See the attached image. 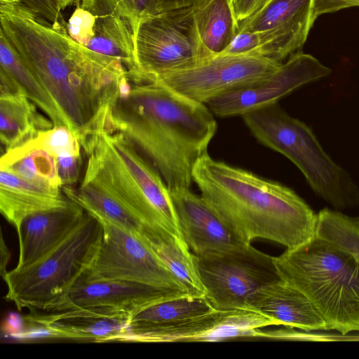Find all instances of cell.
Listing matches in <instances>:
<instances>
[{
  "instance_id": "17",
  "label": "cell",
  "mask_w": 359,
  "mask_h": 359,
  "mask_svg": "<svg viewBox=\"0 0 359 359\" xmlns=\"http://www.w3.org/2000/svg\"><path fill=\"white\" fill-rule=\"evenodd\" d=\"M170 194L184 239L194 255L229 251L246 245L201 196L190 189L173 190Z\"/></svg>"
},
{
  "instance_id": "22",
  "label": "cell",
  "mask_w": 359,
  "mask_h": 359,
  "mask_svg": "<svg viewBox=\"0 0 359 359\" xmlns=\"http://www.w3.org/2000/svg\"><path fill=\"white\" fill-rule=\"evenodd\" d=\"M62 191L70 199L99 221H105L141 233L144 224L114 194L96 177L85 170L77 189L62 187Z\"/></svg>"
},
{
  "instance_id": "37",
  "label": "cell",
  "mask_w": 359,
  "mask_h": 359,
  "mask_svg": "<svg viewBox=\"0 0 359 359\" xmlns=\"http://www.w3.org/2000/svg\"><path fill=\"white\" fill-rule=\"evenodd\" d=\"M198 0H158L160 11L192 6Z\"/></svg>"
},
{
  "instance_id": "7",
  "label": "cell",
  "mask_w": 359,
  "mask_h": 359,
  "mask_svg": "<svg viewBox=\"0 0 359 359\" xmlns=\"http://www.w3.org/2000/svg\"><path fill=\"white\" fill-rule=\"evenodd\" d=\"M86 212V211H85ZM103 233L98 219L85 212L75 228L53 249L29 265L15 267L3 277L6 300L19 311L47 312L61 302L85 275Z\"/></svg>"
},
{
  "instance_id": "27",
  "label": "cell",
  "mask_w": 359,
  "mask_h": 359,
  "mask_svg": "<svg viewBox=\"0 0 359 359\" xmlns=\"http://www.w3.org/2000/svg\"><path fill=\"white\" fill-rule=\"evenodd\" d=\"M0 64V71L15 83L20 90L52 121L54 126L65 125L69 128L66 118L55 102L1 32Z\"/></svg>"
},
{
  "instance_id": "31",
  "label": "cell",
  "mask_w": 359,
  "mask_h": 359,
  "mask_svg": "<svg viewBox=\"0 0 359 359\" xmlns=\"http://www.w3.org/2000/svg\"><path fill=\"white\" fill-rule=\"evenodd\" d=\"M39 145L55 157L65 154L81 155L79 140L65 125L53 126L39 133Z\"/></svg>"
},
{
  "instance_id": "2",
  "label": "cell",
  "mask_w": 359,
  "mask_h": 359,
  "mask_svg": "<svg viewBox=\"0 0 359 359\" xmlns=\"http://www.w3.org/2000/svg\"><path fill=\"white\" fill-rule=\"evenodd\" d=\"M129 80L130 94L117 97L107 128L122 134L151 164L169 191L190 189L194 166L217 130L213 114L205 104L158 81Z\"/></svg>"
},
{
  "instance_id": "18",
  "label": "cell",
  "mask_w": 359,
  "mask_h": 359,
  "mask_svg": "<svg viewBox=\"0 0 359 359\" xmlns=\"http://www.w3.org/2000/svg\"><path fill=\"white\" fill-rule=\"evenodd\" d=\"M85 212L81 205L69 198L64 206L25 218L17 231L19 257L15 267L29 265L50 252L75 228Z\"/></svg>"
},
{
  "instance_id": "8",
  "label": "cell",
  "mask_w": 359,
  "mask_h": 359,
  "mask_svg": "<svg viewBox=\"0 0 359 359\" xmlns=\"http://www.w3.org/2000/svg\"><path fill=\"white\" fill-rule=\"evenodd\" d=\"M134 43L137 67L148 81L190 68L210 57L201 43L192 6L142 19L135 32Z\"/></svg>"
},
{
  "instance_id": "28",
  "label": "cell",
  "mask_w": 359,
  "mask_h": 359,
  "mask_svg": "<svg viewBox=\"0 0 359 359\" xmlns=\"http://www.w3.org/2000/svg\"><path fill=\"white\" fill-rule=\"evenodd\" d=\"M0 169L8 170L34 184L62 188L56 158L31 141L5 151Z\"/></svg>"
},
{
  "instance_id": "20",
  "label": "cell",
  "mask_w": 359,
  "mask_h": 359,
  "mask_svg": "<svg viewBox=\"0 0 359 359\" xmlns=\"http://www.w3.org/2000/svg\"><path fill=\"white\" fill-rule=\"evenodd\" d=\"M147 285L121 280L90 281L83 277L67 297L47 312L77 308L122 311L130 316L161 292Z\"/></svg>"
},
{
  "instance_id": "23",
  "label": "cell",
  "mask_w": 359,
  "mask_h": 359,
  "mask_svg": "<svg viewBox=\"0 0 359 359\" xmlns=\"http://www.w3.org/2000/svg\"><path fill=\"white\" fill-rule=\"evenodd\" d=\"M140 234L188 294L205 297V290L198 274L194 255L184 240L161 227L147 225H144Z\"/></svg>"
},
{
  "instance_id": "32",
  "label": "cell",
  "mask_w": 359,
  "mask_h": 359,
  "mask_svg": "<svg viewBox=\"0 0 359 359\" xmlns=\"http://www.w3.org/2000/svg\"><path fill=\"white\" fill-rule=\"evenodd\" d=\"M14 9L27 11L53 24L67 28L57 0H0V11Z\"/></svg>"
},
{
  "instance_id": "3",
  "label": "cell",
  "mask_w": 359,
  "mask_h": 359,
  "mask_svg": "<svg viewBox=\"0 0 359 359\" xmlns=\"http://www.w3.org/2000/svg\"><path fill=\"white\" fill-rule=\"evenodd\" d=\"M193 182L202 198L243 243L256 238L297 248L316 234L318 215L293 190L213 159L196 163Z\"/></svg>"
},
{
  "instance_id": "16",
  "label": "cell",
  "mask_w": 359,
  "mask_h": 359,
  "mask_svg": "<svg viewBox=\"0 0 359 359\" xmlns=\"http://www.w3.org/2000/svg\"><path fill=\"white\" fill-rule=\"evenodd\" d=\"M26 319L52 337L93 342L118 341L129 325L126 312L102 308L34 311Z\"/></svg>"
},
{
  "instance_id": "12",
  "label": "cell",
  "mask_w": 359,
  "mask_h": 359,
  "mask_svg": "<svg viewBox=\"0 0 359 359\" xmlns=\"http://www.w3.org/2000/svg\"><path fill=\"white\" fill-rule=\"evenodd\" d=\"M278 323L247 309L217 310L191 318L161 325H128L118 341L215 342L257 336L258 331Z\"/></svg>"
},
{
  "instance_id": "39",
  "label": "cell",
  "mask_w": 359,
  "mask_h": 359,
  "mask_svg": "<svg viewBox=\"0 0 359 359\" xmlns=\"http://www.w3.org/2000/svg\"><path fill=\"white\" fill-rule=\"evenodd\" d=\"M57 1L62 10L75 2H78L79 0H57Z\"/></svg>"
},
{
  "instance_id": "19",
  "label": "cell",
  "mask_w": 359,
  "mask_h": 359,
  "mask_svg": "<svg viewBox=\"0 0 359 359\" xmlns=\"http://www.w3.org/2000/svg\"><path fill=\"white\" fill-rule=\"evenodd\" d=\"M246 309L257 312L285 327L306 332L328 330L326 323L310 300L281 280L253 292L248 299Z\"/></svg>"
},
{
  "instance_id": "15",
  "label": "cell",
  "mask_w": 359,
  "mask_h": 359,
  "mask_svg": "<svg viewBox=\"0 0 359 359\" xmlns=\"http://www.w3.org/2000/svg\"><path fill=\"white\" fill-rule=\"evenodd\" d=\"M67 30L81 46L121 61L130 77L144 78L136 63L133 28L119 15L79 4L67 22Z\"/></svg>"
},
{
  "instance_id": "9",
  "label": "cell",
  "mask_w": 359,
  "mask_h": 359,
  "mask_svg": "<svg viewBox=\"0 0 359 359\" xmlns=\"http://www.w3.org/2000/svg\"><path fill=\"white\" fill-rule=\"evenodd\" d=\"M194 257L205 297L217 310L246 309L253 292L280 280L273 257L251 244Z\"/></svg>"
},
{
  "instance_id": "33",
  "label": "cell",
  "mask_w": 359,
  "mask_h": 359,
  "mask_svg": "<svg viewBox=\"0 0 359 359\" xmlns=\"http://www.w3.org/2000/svg\"><path fill=\"white\" fill-rule=\"evenodd\" d=\"M55 158L62 186L74 187L79 180L83 163L81 155L65 154Z\"/></svg>"
},
{
  "instance_id": "38",
  "label": "cell",
  "mask_w": 359,
  "mask_h": 359,
  "mask_svg": "<svg viewBox=\"0 0 359 359\" xmlns=\"http://www.w3.org/2000/svg\"><path fill=\"white\" fill-rule=\"evenodd\" d=\"M10 257V252L4 241L3 235L1 233V274L2 278L7 273L6 266Z\"/></svg>"
},
{
  "instance_id": "25",
  "label": "cell",
  "mask_w": 359,
  "mask_h": 359,
  "mask_svg": "<svg viewBox=\"0 0 359 359\" xmlns=\"http://www.w3.org/2000/svg\"><path fill=\"white\" fill-rule=\"evenodd\" d=\"M192 8L203 48L210 57L222 53L238 29L231 0H198Z\"/></svg>"
},
{
  "instance_id": "36",
  "label": "cell",
  "mask_w": 359,
  "mask_h": 359,
  "mask_svg": "<svg viewBox=\"0 0 359 359\" xmlns=\"http://www.w3.org/2000/svg\"><path fill=\"white\" fill-rule=\"evenodd\" d=\"M355 6H359V0H314L313 18L316 20L323 14Z\"/></svg>"
},
{
  "instance_id": "29",
  "label": "cell",
  "mask_w": 359,
  "mask_h": 359,
  "mask_svg": "<svg viewBox=\"0 0 359 359\" xmlns=\"http://www.w3.org/2000/svg\"><path fill=\"white\" fill-rule=\"evenodd\" d=\"M316 234L351 253L359 263V217L325 208L318 214Z\"/></svg>"
},
{
  "instance_id": "13",
  "label": "cell",
  "mask_w": 359,
  "mask_h": 359,
  "mask_svg": "<svg viewBox=\"0 0 359 359\" xmlns=\"http://www.w3.org/2000/svg\"><path fill=\"white\" fill-rule=\"evenodd\" d=\"M331 72V69L311 55L298 51L262 83L226 93L205 104L217 116H243L276 104L297 88L327 76Z\"/></svg>"
},
{
  "instance_id": "26",
  "label": "cell",
  "mask_w": 359,
  "mask_h": 359,
  "mask_svg": "<svg viewBox=\"0 0 359 359\" xmlns=\"http://www.w3.org/2000/svg\"><path fill=\"white\" fill-rule=\"evenodd\" d=\"M215 309L205 297L182 291H163L134 312L129 325H161L210 312Z\"/></svg>"
},
{
  "instance_id": "5",
  "label": "cell",
  "mask_w": 359,
  "mask_h": 359,
  "mask_svg": "<svg viewBox=\"0 0 359 359\" xmlns=\"http://www.w3.org/2000/svg\"><path fill=\"white\" fill-rule=\"evenodd\" d=\"M82 149L88 158L85 170L114 194L144 225L161 227L184 241L167 185L122 134L103 130L89 138Z\"/></svg>"
},
{
  "instance_id": "1",
  "label": "cell",
  "mask_w": 359,
  "mask_h": 359,
  "mask_svg": "<svg viewBox=\"0 0 359 359\" xmlns=\"http://www.w3.org/2000/svg\"><path fill=\"white\" fill-rule=\"evenodd\" d=\"M0 32L57 104L81 145L104 129L128 70L74 41L67 27L25 10L0 12Z\"/></svg>"
},
{
  "instance_id": "34",
  "label": "cell",
  "mask_w": 359,
  "mask_h": 359,
  "mask_svg": "<svg viewBox=\"0 0 359 359\" xmlns=\"http://www.w3.org/2000/svg\"><path fill=\"white\" fill-rule=\"evenodd\" d=\"M261 39L258 33L248 31L238 32L227 48L220 54H258Z\"/></svg>"
},
{
  "instance_id": "4",
  "label": "cell",
  "mask_w": 359,
  "mask_h": 359,
  "mask_svg": "<svg viewBox=\"0 0 359 359\" xmlns=\"http://www.w3.org/2000/svg\"><path fill=\"white\" fill-rule=\"evenodd\" d=\"M273 262L280 280L310 300L328 330L359 332V263L351 253L316 235Z\"/></svg>"
},
{
  "instance_id": "35",
  "label": "cell",
  "mask_w": 359,
  "mask_h": 359,
  "mask_svg": "<svg viewBox=\"0 0 359 359\" xmlns=\"http://www.w3.org/2000/svg\"><path fill=\"white\" fill-rule=\"evenodd\" d=\"M271 0H231L236 21L239 23L250 18Z\"/></svg>"
},
{
  "instance_id": "14",
  "label": "cell",
  "mask_w": 359,
  "mask_h": 359,
  "mask_svg": "<svg viewBox=\"0 0 359 359\" xmlns=\"http://www.w3.org/2000/svg\"><path fill=\"white\" fill-rule=\"evenodd\" d=\"M314 0H271L238 23V32L258 33V54L276 61L299 51L313 25Z\"/></svg>"
},
{
  "instance_id": "6",
  "label": "cell",
  "mask_w": 359,
  "mask_h": 359,
  "mask_svg": "<svg viewBox=\"0 0 359 359\" xmlns=\"http://www.w3.org/2000/svg\"><path fill=\"white\" fill-rule=\"evenodd\" d=\"M255 138L290 160L314 192L336 210L359 206V187L326 154L311 129L276 104L242 116Z\"/></svg>"
},
{
  "instance_id": "30",
  "label": "cell",
  "mask_w": 359,
  "mask_h": 359,
  "mask_svg": "<svg viewBox=\"0 0 359 359\" xmlns=\"http://www.w3.org/2000/svg\"><path fill=\"white\" fill-rule=\"evenodd\" d=\"M81 4L119 15L130 22L134 34L140 20L161 12L158 0H81Z\"/></svg>"
},
{
  "instance_id": "21",
  "label": "cell",
  "mask_w": 359,
  "mask_h": 359,
  "mask_svg": "<svg viewBox=\"0 0 359 359\" xmlns=\"http://www.w3.org/2000/svg\"><path fill=\"white\" fill-rule=\"evenodd\" d=\"M69 201L62 188L34 184L0 169V212L16 231L27 217L64 206Z\"/></svg>"
},
{
  "instance_id": "11",
  "label": "cell",
  "mask_w": 359,
  "mask_h": 359,
  "mask_svg": "<svg viewBox=\"0 0 359 359\" xmlns=\"http://www.w3.org/2000/svg\"><path fill=\"white\" fill-rule=\"evenodd\" d=\"M281 65L280 62L257 54H219L190 68L159 75L155 81L193 100L206 104L226 93L262 83Z\"/></svg>"
},
{
  "instance_id": "10",
  "label": "cell",
  "mask_w": 359,
  "mask_h": 359,
  "mask_svg": "<svg viewBox=\"0 0 359 359\" xmlns=\"http://www.w3.org/2000/svg\"><path fill=\"white\" fill-rule=\"evenodd\" d=\"M100 222L103 228L102 240L84 279L121 280L161 290L186 292L140 233L109 222Z\"/></svg>"
},
{
  "instance_id": "24",
  "label": "cell",
  "mask_w": 359,
  "mask_h": 359,
  "mask_svg": "<svg viewBox=\"0 0 359 359\" xmlns=\"http://www.w3.org/2000/svg\"><path fill=\"white\" fill-rule=\"evenodd\" d=\"M25 94L0 96V140L5 151L19 147L54 126Z\"/></svg>"
}]
</instances>
